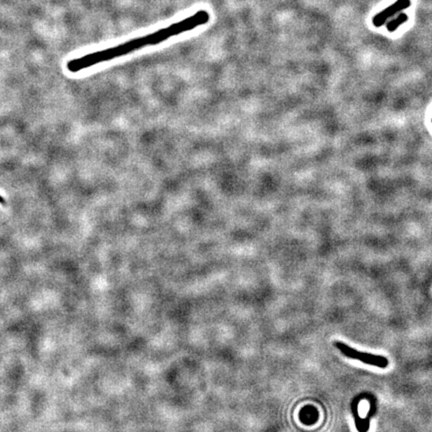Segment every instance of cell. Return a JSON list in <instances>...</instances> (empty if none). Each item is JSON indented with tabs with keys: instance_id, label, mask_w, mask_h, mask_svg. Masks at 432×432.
<instances>
[{
	"instance_id": "obj_3",
	"label": "cell",
	"mask_w": 432,
	"mask_h": 432,
	"mask_svg": "<svg viewBox=\"0 0 432 432\" xmlns=\"http://www.w3.org/2000/svg\"><path fill=\"white\" fill-rule=\"evenodd\" d=\"M411 4L410 0H397L393 4L389 5L387 8L376 14L373 17V24L376 27L382 26L387 20L395 16L397 13H400V11L408 8Z\"/></svg>"
},
{
	"instance_id": "obj_4",
	"label": "cell",
	"mask_w": 432,
	"mask_h": 432,
	"mask_svg": "<svg viewBox=\"0 0 432 432\" xmlns=\"http://www.w3.org/2000/svg\"><path fill=\"white\" fill-rule=\"evenodd\" d=\"M408 20V16L405 13H399L398 16H396L395 18L391 19L387 24H386V28L389 32H393L395 31L400 25H402L404 22H406Z\"/></svg>"
},
{
	"instance_id": "obj_2",
	"label": "cell",
	"mask_w": 432,
	"mask_h": 432,
	"mask_svg": "<svg viewBox=\"0 0 432 432\" xmlns=\"http://www.w3.org/2000/svg\"><path fill=\"white\" fill-rule=\"evenodd\" d=\"M333 345L339 349V351L344 356H346L347 358L356 359L362 363L376 366V367H379V368H386L388 366V359L386 357L358 351L356 349L348 346L347 344H345L341 341H334Z\"/></svg>"
},
{
	"instance_id": "obj_5",
	"label": "cell",
	"mask_w": 432,
	"mask_h": 432,
	"mask_svg": "<svg viewBox=\"0 0 432 432\" xmlns=\"http://www.w3.org/2000/svg\"><path fill=\"white\" fill-rule=\"evenodd\" d=\"M0 203H2V204H5V200H4V198H3L2 196H0Z\"/></svg>"
},
{
	"instance_id": "obj_1",
	"label": "cell",
	"mask_w": 432,
	"mask_h": 432,
	"mask_svg": "<svg viewBox=\"0 0 432 432\" xmlns=\"http://www.w3.org/2000/svg\"><path fill=\"white\" fill-rule=\"evenodd\" d=\"M209 20H210V14L207 10L205 9L197 10L195 13L189 15L186 18L174 22L168 26L158 29L154 32H151L149 34H146L140 37L133 38L119 45L72 59L68 61L67 69L72 73L79 72L80 70L91 67L100 62L108 61L116 57H123L125 54H128L130 52L138 50L145 46L161 43L173 36L179 35L181 33H185L199 26H202L206 24Z\"/></svg>"
}]
</instances>
